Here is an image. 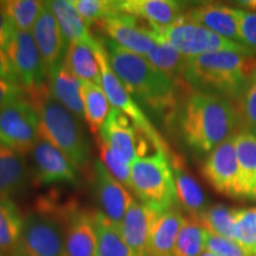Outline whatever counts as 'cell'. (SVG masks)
I'll return each mask as SVG.
<instances>
[{
  "label": "cell",
  "mask_w": 256,
  "mask_h": 256,
  "mask_svg": "<svg viewBox=\"0 0 256 256\" xmlns=\"http://www.w3.org/2000/svg\"><path fill=\"white\" fill-rule=\"evenodd\" d=\"M172 116L182 142L198 156L209 154L234 134L238 124V110L220 96L192 92Z\"/></svg>",
  "instance_id": "cell-1"
},
{
  "label": "cell",
  "mask_w": 256,
  "mask_h": 256,
  "mask_svg": "<svg viewBox=\"0 0 256 256\" xmlns=\"http://www.w3.org/2000/svg\"><path fill=\"white\" fill-rule=\"evenodd\" d=\"M98 38L107 51L112 69L127 92L151 110L171 118L178 104V86L146 57L130 52L106 36Z\"/></svg>",
  "instance_id": "cell-2"
},
{
  "label": "cell",
  "mask_w": 256,
  "mask_h": 256,
  "mask_svg": "<svg viewBox=\"0 0 256 256\" xmlns=\"http://www.w3.org/2000/svg\"><path fill=\"white\" fill-rule=\"evenodd\" d=\"M255 72V56L220 51L188 58L183 82L194 92L216 95L238 104Z\"/></svg>",
  "instance_id": "cell-3"
},
{
  "label": "cell",
  "mask_w": 256,
  "mask_h": 256,
  "mask_svg": "<svg viewBox=\"0 0 256 256\" xmlns=\"http://www.w3.org/2000/svg\"><path fill=\"white\" fill-rule=\"evenodd\" d=\"M28 98L40 115V136L62 151L78 168L87 166L90 142L82 120L56 101L49 88Z\"/></svg>",
  "instance_id": "cell-4"
},
{
  "label": "cell",
  "mask_w": 256,
  "mask_h": 256,
  "mask_svg": "<svg viewBox=\"0 0 256 256\" xmlns=\"http://www.w3.org/2000/svg\"><path fill=\"white\" fill-rule=\"evenodd\" d=\"M64 203L42 198L24 217L23 232L12 256H66Z\"/></svg>",
  "instance_id": "cell-5"
},
{
  "label": "cell",
  "mask_w": 256,
  "mask_h": 256,
  "mask_svg": "<svg viewBox=\"0 0 256 256\" xmlns=\"http://www.w3.org/2000/svg\"><path fill=\"white\" fill-rule=\"evenodd\" d=\"M132 188L140 203L156 212L178 206L177 191L170 156L164 150L139 156L130 165Z\"/></svg>",
  "instance_id": "cell-6"
},
{
  "label": "cell",
  "mask_w": 256,
  "mask_h": 256,
  "mask_svg": "<svg viewBox=\"0 0 256 256\" xmlns=\"http://www.w3.org/2000/svg\"><path fill=\"white\" fill-rule=\"evenodd\" d=\"M153 28L186 58H194L220 51H234L255 56L247 46L226 40L202 25L188 20L186 17H183L170 26Z\"/></svg>",
  "instance_id": "cell-7"
},
{
  "label": "cell",
  "mask_w": 256,
  "mask_h": 256,
  "mask_svg": "<svg viewBox=\"0 0 256 256\" xmlns=\"http://www.w3.org/2000/svg\"><path fill=\"white\" fill-rule=\"evenodd\" d=\"M92 49H94L95 56L98 58V66H100L101 88L107 96L110 104L115 110H119L124 114H126L133 121L138 130L145 136L146 139L151 142L156 150H164L168 152V146L162 138H160L159 133L153 127L151 121L144 113L140 106L136 104L133 96L127 92V89L124 87L122 83L115 75L110 66L107 51H106L100 38H95Z\"/></svg>",
  "instance_id": "cell-8"
},
{
  "label": "cell",
  "mask_w": 256,
  "mask_h": 256,
  "mask_svg": "<svg viewBox=\"0 0 256 256\" xmlns=\"http://www.w3.org/2000/svg\"><path fill=\"white\" fill-rule=\"evenodd\" d=\"M40 115L32 104L22 98L0 110V144L25 154L40 138Z\"/></svg>",
  "instance_id": "cell-9"
},
{
  "label": "cell",
  "mask_w": 256,
  "mask_h": 256,
  "mask_svg": "<svg viewBox=\"0 0 256 256\" xmlns=\"http://www.w3.org/2000/svg\"><path fill=\"white\" fill-rule=\"evenodd\" d=\"M8 55L17 76L19 87L30 96L49 88V75L31 32L16 31Z\"/></svg>",
  "instance_id": "cell-10"
},
{
  "label": "cell",
  "mask_w": 256,
  "mask_h": 256,
  "mask_svg": "<svg viewBox=\"0 0 256 256\" xmlns=\"http://www.w3.org/2000/svg\"><path fill=\"white\" fill-rule=\"evenodd\" d=\"M235 136L234 134L208 154L202 172L217 192L234 200H243Z\"/></svg>",
  "instance_id": "cell-11"
},
{
  "label": "cell",
  "mask_w": 256,
  "mask_h": 256,
  "mask_svg": "<svg viewBox=\"0 0 256 256\" xmlns=\"http://www.w3.org/2000/svg\"><path fill=\"white\" fill-rule=\"evenodd\" d=\"M30 156L32 162L31 179L38 186L78 184V168L62 151L44 138H38Z\"/></svg>",
  "instance_id": "cell-12"
},
{
  "label": "cell",
  "mask_w": 256,
  "mask_h": 256,
  "mask_svg": "<svg viewBox=\"0 0 256 256\" xmlns=\"http://www.w3.org/2000/svg\"><path fill=\"white\" fill-rule=\"evenodd\" d=\"M64 224L66 256H98L94 212L82 208L78 202L68 200L64 203Z\"/></svg>",
  "instance_id": "cell-13"
},
{
  "label": "cell",
  "mask_w": 256,
  "mask_h": 256,
  "mask_svg": "<svg viewBox=\"0 0 256 256\" xmlns=\"http://www.w3.org/2000/svg\"><path fill=\"white\" fill-rule=\"evenodd\" d=\"M139 132L140 130L126 114L112 108L98 138L110 147L121 162L132 165L134 160L142 156V153L145 150V144L142 140L138 139Z\"/></svg>",
  "instance_id": "cell-14"
},
{
  "label": "cell",
  "mask_w": 256,
  "mask_h": 256,
  "mask_svg": "<svg viewBox=\"0 0 256 256\" xmlns=\"http://www.w3.org/2000/svg\"><path fill=\"white\" fill-rule=\"evenodd\" d=\"M92 190L104 215L119 226L134 198L120 182L112 176L100 159L92 162Z\"/></svg>",
  "instance_id": "cell-15"
},
{
  "label": "cell",
  "mask_w": 256,
  "mask_h": 256,
  "mask_svg": "<svg viewBox=\"0 0 256 256\" xmlns=\"http://www.w3.org/2000/svg\"><path fill=\"white\" fill-rule=\"evenodd\" d=\"M98 25L106 37L139 56L146 57L156 44L151 25L150 28L142 25L134 16L119 12Z\"/></svg>",
  "instance_id": "cell-16"
},
{
  "label": "cell",
  "mask_w": 256,
  "mask_h": 256,
  "mask_svg": "<svg viewBox=\"0 0 256 256\" xmlns=\"http://www.w3.org/2000/svg\"><path fill=\"white\" fill-rule=\"evenodd\" d=\"M31 34L49 75L50 72L64 63L69 46L55 14L51 11L49 2H46Z\"/></svg>",
  "instance_id": "cell-17"
},
{
  "label": "cell",
  "mask_w": 256,
  "mask_h": 256,
  "mask_svg": "<svg viewBox=\"0 0 256 256\" xmlns=\"http://www.w3.org/2000/svg\"><path fill=\"white\" fill-rule=\"evenodd\" d=\"M118 11L144 19L153 28H166L185 17L184 2L176 0H116Z\"/></svg>",
  "instance_id": "cell-18"
},
{
  "label": "cell",
  "mask_w": 256,
  "mask_h": 256,
  "mask_svg": "<svg viewBox=\"0 0 256 256\" xmlns=\"http://www.w3.org/2000/svg\"><path fill=\"white\" fill-rule=\"evenodd\" d=\"M185 17L226 40L242 44L235 8L217 2H204L192 8L185 14Z\"/></svg>",
  "instance_id": "cell-19"
},
{
  "label": "cell",
  "mask_w": 256,
  "mask_h": 256,
  "mask_svg": "<svg viewBox=\"0 0 256 256\" xmlns=\"http://www.w3.org/2000/svg\"><path fill=\"white\" fill-rule=\"evenodd\" d=\"M156 214V211L136 200L128 208L120 226V232L133 256H151L150 234Z\"/></svg>",
  "instance_id": "cell-20"
},
{
  "label": "cell",
  "mask_w": 256,
  "mask_h": 256,
  "mask_svg": "<svg viewBox=\"0 0 256 256\" xmlns=\"http://www.w3.org/2000/svg\"><path fill=\"white\" fill-rule=\"evenodd\" d=\"M170 162L174 172L178 204L186 211L188 216L198 220L209 206L206 194L196 179L188 172L180 156L174 154L170 158Z\"/></svg>",
  "instance_id": "cell-21"
},
{
  "label": "cell",
  "mask_w": 256,
  "mask_h": 256,
  "mask_svg": "<svg viewBox=\"0 0 256 256\" xmlns=\"http://www.w3.org/2000/svg\"><path fill=\"white\" fill-rule=\"evenodd\" d=\"M31 171L23 154L0 144V198H11L26 190Z\"/></svg>",
  "instance_id": "cell-22"
},
{
  "label": "cell",
  "mask_w": 256,
  "mask_h": 256,
  "mask_svg": "<svg viewBox=\"0 0 256 256\" xmlns=\"http://www.w3.org/2000/svg\"><path fill=\"white\" fill-rule=\"evenodd\" d=\"M184 220L178 206L156 214L150 234L151 256H174L176 240Z\"/></svg>",
  "instance_id": "cell-23"
},
{
  "label": "cell",
  "mask_w": 256,
  "mask_h": 256,
  "mask_svg": "<svg viewBox=\"0 0 256 256\" xmlns=\"http://www.w3.org/2000/svg\"><path fill=\"white\" fill-rule=\"evenodd\" d=\"M48 84H49L50 95L56 101H58L78 119H84L81 81L66 69L64 63L49 72Z\"/></svg>",
  "instance_id": "cell-24"
},
{
  "label": "cell",
  "mask_w": 256,
  "mask_h": 256,
  "mask_svg": "<svg viewBox=\"0 0 256 256\" xmlns=\"http://www.w3.org/2000/svg\"><path fill=\"white\" fill-rule=\"evenodd\" d=\"M94 40H78L70 43L64 58V66L80 81L101 86L100 66L92 49Z\"/></svg>",
  "instance_id": "cell-25"
},
{
  "label": "cell",
  "mask_w": 256,
  "mask_h": 256,
  "mask_svg": "<svg viewBox=\"0 0 256 256\" xmlns=\"http://www.w3.org/2000/svg\"><path fill=\"white\" fill-rule=\"evenodd\" d=\"M243 200L256 202V136L241 130L235 136Z\"/></svg>",
  "instance_id": "cell-26"
},
{
  "label": "cell",
  "mask_w": 256,
  "mask_h": 256,
  "mask_svg": "<svg viewBox=\"0 0 256 256\" xmlns=\"http://www.w3.org/2000/svg\"><path fill=\"white\" fill-rule=\"evenodd\" d=\"M152 34L156 40V44L148 55L146 56V60L178 86L179 83L183 82V75L188 58L179 54L153 28Z\"/></svg>",
  "instance_id": "cell-27"
},
{
  "label": "cell",
  "mask_w": 256,
  "mask_h": 256,
  "mask_svg": "<svg viewBox=\"0 0 256 256\" xmlns=\"http://www.w3.org/2000/svg\"><path fill=\"white\" fill-rule=\"evenodd\" d=\"M24 217L11 198H0V256H12L17 248Z\"/></svg>",
  "instance_id": "cell-28"
},
{
  "label": "cell",
  "mask_w": 256,
  "mask_h": 256,
  "mask_svg": "<svg viewBox=\"0 0 256 256\" xmlns=\"http://www.w3.org/2000/svg\"><path fill=\"white\" fill-rule=\"evenodd\" d=\"M49 5L58 22L68 46L72 42L94 40L87 24L84 23L81 16L78 14V10L74 6L72 0H52V2H49Z\"/></svg>",
  "instance_id": "cell-29"
},
{
  "label": "cell",
  "mask_w": 256,
  "mask_h": 256,
  "mask_svg": "<svg viewBox=\"0 0 256 256\" xmlns=\"http://www.w3.org/2000/svg\"><path fill=\"white\" fill-rule=\"evenodd\" d=\"M81 95L84 107V120L92 133L98 136L110 112V101L101 86L92 82L81 81Z\"/></svg>",
  "instance_id": "cell-30"
},
{
  "label": "cell",
  "mask_w": 256,
  "mask_h": 256,
  "mask_svg": "<svg viewBox=\"0 0 256 256\" xmlns=\"http://www.w3.org/2000/svg\"><path fill=\"white\" fill-rule=\"evenodd\" d=\"M94 224L98 236V256H133L119 226L110 222L101 211H94Z\"/></svg>",
  "instance_id": "cell-31"
},
{
  "label": "cell",
  "mask_w": 256,
  "mask_h": 256,
  "mask_svg": "<svg viewBox=\"0 0 256 256\" xmlns=\"http://www.w3.org/2000/svg\"><path fill=\"white\" fill-rule=\"evenodd\" d=\"M46 2L40 0H5L2 8L14 24L16 31L32 32Z\"/></svg>",
  "instance_id": "cell-32"
},
{
  "label": "cell",
  "mask_w": 256,
  "mask_h": 256,
  "mask_svg": "<svg viewBox=\"0 0 256 256\" xmlns=\"http://www.w3.org/2000/svg\"><path fill=\"white\" fill-rule=\"evenodd\" d=\"M204 232L200 220L185 217L176 240L174 256H200L204 252Z\"/></svg>",
  "instance_id": "cell-33"
},
{
  "label": "cell",
  "mask_w": 256,
  "mask_h": 256,
  "mask_svg": "<svg viewBox=\"0 0 256 256\" xmlns=\"http://www.w3.org/2000/svg\"><path fill=\"white\" fill-rule=\"evenodd\" d=\"M235 210L224 204L209 206L200 216L198 220L206 232L220 238L234 240Z\"/></svg>",
  "instance_id": "cell-34"
},
{
  "label": "cell",
  "mask_w": 256,
  "mask_h": 256,
  "mask_svg": "<svg viewBox=\"0 0 256 256\" xmlns=\"http://www.w3.org/2000/svg\"><path fill=\"white\" fill-rule=\"evenodd\" d=\"M234 240L244 252L254 256L256 252V208L235 210Z\"/></svg>",
  "instance_id": "cell-35"
},
{
  "label": "cell",
  "mask_w": 256,
  "mask_h": 256,
  "mask_svg": "<svg viewBox=\"0 0 256 256\" xmlns=\"http://www.w3.org/2000/svg\"><path fill=\"white\" fill-rule=\"evenodd\" d=\"M72 2L88 28L119 14L116 0H72Z\"/></svg>",
  "instance_id": "cell-36"
},
{
  "label": "cell",
  "mask_w": 256,
  "mask_h": 256,
  "mask_svg": "<svg viewBox=\"0 0 256 256\" xmlns=\"http://www.w3.org/2000/svg\"><path fill=\"white\" fill-rule=\"evenodd\" d=\"M238 120L244 126L243 130L256 136V72L238 100Z\"/></svg>",
  "instance_id": "cell-37"
},
{
  "label": "cell",
  "mask_w": 256,
  "mask_h": 256,
  "mask_svg": "<svg viewBox=\"0 0 256 256\" xmlns=\"http://www.w3.org/2000/svg\"><path fill=\"white\" fill-rule=\"evenodd\" d=\"M98 146L100 150V160L102 164L106 166V168L108 170V172L116 179L118 182H120L126 188H132V168L130 165L126 164V162H121L116 156L112 152V150L108 147L106 144L98 138Z\"/></svg>",
  "instance_id": "cell-38"
},
{
  "label": "cell",
  "mask_w": 256,
  "mask_h": 256,
  "mask_svg": "<svg viewBox=\"0 0 256 256\" xmlns=\"http://www.w3.org/2000/svg\"><path fill=\"white\" fill-rule=\"evenodd\" d=\"M204 252L216 256H249L236 241L214 235L206 230L204 232Z\"/></svg>",
  "instance_id": "cell-39"
},
{
  "label": "cell",
  "mask_w": 256,
  "mask_h": 256,
  "mask_svg": "<svg viewBox=\"0 0 256 256\" xmlns=\"http://www.w3.org/2000/svg\"><path fill=\"white\" fill-rule=\"evenodd\" d=\"M235 12L242 44L256 56V12L236 8Z\"/></svg>",
  "instance_id": "cell-40"
},
{
  "label": "cell",
  "mask_w": 256,
  "mask_h": 256,
  "mask_svg": "<svg viewBox=\"0 0 256 256\" xmlns=\"http://www.w3.org/2000/svg\"><path fill=\"white\" fill-rule=\"evenodd\" d=\"M24 90L18 84L0 80V110L23 98Z\"/></svg>",
  "instance_id": "cell-41"
},
{
  "label": "cell",
  "mask_w": 256,
  "mask_h": 256,
  "mask_svg": "<svg viewBox=\"0 0 256 256\" xmlns=\"http://www.w3.org/2000/svg\"><path fill=\"white\" fill-rule=\"evenodd\" d=\"M14 32L16 28L14 24L11 23L8 14H5V11L0 6V48L2 49L8 50L10 42H11L12 37H14Z\"/></svg>",
  "instance_id": "cell-42"
},
{
  "label": "cell",
  "mask_w": 256,
  "mask_h": 256,
  "mask_svg": "<svg viewBox=\"0 0 256 256\" xmlns=\"http://www.w3.org/2000/svg\"><path fill=\"white\" fill-rule=\"evenodd\" d=\"M0 80L18 84L17 76H16L14 66H12L11 60L8 55V51L2 49V48H0Z\"/></svg>",
  "instance_id": "cell-43"
},
{
  "label": "cell",
  "mask_w": 256,
  "mask_h": 256,
  "mask_svg": "<svg viewBox=\"0 0 256 256\" xmlns=\"http://www.w3.org/2000/svg\"><path fill=\"white\" fill-rule=\"evenodd\" d=\"M238 4H242V6L247 8L256 10V0H246V2H238Z\"/></svg>",
  "instance_id": "cell-44"
},
{
  "label": "cell",
  "mask_w": 256,
  "mask_h": 256,
  "mask_svg": "<svg viewBox=\"0 0 256 256\" xmlns=\"http://www.w3.org/2000/svg\"><path fill=\"white\" fill-rule=\"evenodd\" d=\"M200 256H216V255L211 254V252H203V254H202Z\"/></svg>",
  "instance_id": "cell-45"
},
{
  "label": "cell",
  "mask_w": 256,
  "mask_h": 256,
  "mask_svg": "<svg viewBox=\"0 0 256 256\" xmlns=\"http://www.w3.org/2000/svg\"><path fill=\"white\" fill-rule=\"evenodd\" d=\"M254 256H256V252H255V255H254Z\"/></svg>",
  "instance_id": "cell-46"
},
{
  "label": "cell",
  "mask_w": 256,
  "mask_h": 256,
  "mask_svg": "<svg viewBox=\"0 0 256 256\" xmlns=\"http://www.w3.org/2000/svg\"><path fill=\"white\" fill-rule=\"evenodd\" d=\"M0 4H2V2H0Z\"/></svg>",
  "instance_id": "cell-47"
}]
</instances>
